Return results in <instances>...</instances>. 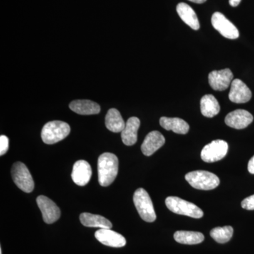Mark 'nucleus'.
<instances>
[{
	"label": "nucleus",
	"instance_id": "obj_1",
	"mask_svg": "<svg viewBox=\"0 0 254 254\" xmlns=\"http://www.w3.org/2000/svg\"><path fill=\"white\" fill-rule=\"evenodd\" d=\"M119 160L118 157L110 153H105L98 158V182L102 187L111 185L118 174Z\"/></svg>",
	"mask_w": 254,
	"mask_h": 254
},
{
	"label": "nucleus",
	"instance_id": "obj_2",
	"mask_svg": "<svg viewBox=\"0 0 254 254\" xmlns=\"http://www.w3.org/2000/svg\"><path fill=\"white\" fill-rule=\"evenodd\" d=\"M71 131L69 125L62 121L50 122L45 125L41 131V138L46 144H54L64 139Z\"/></svg>",
	"mask_w": 254,
	"mask_h": 254
},
{
	"label": "nucleus",
	"instance_id": "obj_3",
	"mask_svg": "<svg viewBox=\"0 0 254 254\" xmlns=\"http://www.w3.org/2000/svg\"><path fill=\"white\" fill-rule=\"evenodd\" d=\"M185 179L190 186L196 190H212L220 185V180L217 175L204 170L187 173Z\"/></svg>",
	"mask_w": 254,
	"mask_h": 254
},
{
	"label": "nucleus",
	"instance_id": "obj_4",
	"mask_svg": "<svg viewBox=\"0 0 254 254\" xmlns=\"http://www.w3.org/2000/svg\"><path fill=\"white\" fill-rule=\"evenodd\" d=\"M133 203L137 211L144 221L153 222L156 220L157 216L153 202L144 189L139 188L135 191Z\"/></svg>",
	"mask_w": 254,
	"mask_h": 254
},
{
	"label": "nucleus",
	"instance_id": "obj_5",
	"mask_svg": "<svg viewBox=\"0 0 254 254\" xmlns=\"http://www.w3.org/2000/svg\"><path fill=\"white\" fill-rule=\"evenodd\" d=\"M165 204L170 211L179 215H187L193 218H201L203 212L194 203L187 201L176 196H169L165 200Z\"/></svg>",
	"mask_w": 254,
	"mask_h": 254
},
{
	"label": "nucleus",
	"instance_id": "obj_6",
	"mask_svg": "<svg viewBox=\"0 0 254 254\" xmlns=\"http://www.w3.org/2000/svg\"><path fill=\"white\" fill-rule=\"evenodd\" d=\"M11 176L16 186L26 193H31L34 189V182L27 167L17 162L11 168Z\"/></svg>",
	"mask_w": 254,
	"mask_h": 254
},
{
	"label": "nucleus",
	"instance_id": "obj_7",
	"mask_svg": "<svg viewBox=\"0 0 254 254\" xmlns=\"http://www.w3.org/2000/svg\"><path fill=\"white\" fill-rule=\"evenodd\" d=\"M228 143L223 140H215L205 145L200 156L205 163H212L225 158L228 151Z\"/></svg>",
	"mask_w": 254,
	"mask_h": 254
},
{
	"label": "nucleus",
	"instance_id": "obj_8",
	"mask_svg": "<svg viewBox=\"0 0 254 254\" xmlns=\"http://www.w3.org/2000/svg\"><path fill=\"white\" fill-rule=\"evenodd\" d=\"M211 23L214 28L225 38L237 39L240 36V32L236 26L220 12H215L212 16Z\"/></svg>",
	"mask_w": 254,
	"mask_h": 254
},
{
	"label": "nucleus",
	"instance_id": "obj_9",
	"mask_svg": "<svg viewBox=\"0 0 254 254\" xmlns=\"http://www.w3.org/2000/svg\"><path fill=\"white\" fill-rule=\"evenodd\" d=\"M37 203L43 215V220L47 224H53L59 220L61 211L55 202L45 195H39L36 199Z\"/></svg>",
	"mask_w": 254,
	"mask_h": 254
},
{
	"label": "nucleus",
	"instance_id": "obj_10",
	"mask_svg": "<svg viewBox=\"0 0 254 254\" xmlns=\"http://www.w3.org/2000/svg\"><path fill=\"white\" fill-rule=\"evenodd\" d=\"M233 73L230 68L211 71L208 75L209 84L215 91H225L231 86Z\"/></svg>",
	"mask_w": 254,
	"mask_h": 254
},
{
	"label": "nucleus",
	"instance_id": "obj_11",
	"mask_svg": "<svg viewBox=\"0 0 254 254\" xmlns=\"http://www.w3.org/2000/svg\"><path fill=\"white\" fill-rule=\"evenodd\" d=\"M95 237L103 245L115 248L125 247L127 244L123 235L113 231L111 229H100L95 232Z\"/></svg>",
	"mask_w": 254,
	"mask_h": 254
},
{
	"label": "nucleus",
	"instance_id": "obj_12",
	"mask_svg": "<svg viewBox=\"0 0 254 254\" xmlns=\"http://www.w3.org/2000/svg\"><path fill=\"white\" fill-rule=\"evenodd\" d=\"M254 117L250 113L245 110H237L231 112L225 118V124L236 129L247 128L253 122Z\"/></svg>",
	"mask_w": 254,
	"mask_h": 254
},
{
	"label": "nucleus",
	"instance_id": "obj_13",
	"mask_svg": "<svg viewBox=\"0 0 254 254\" xmlns=\"http://www.w3.org/2000/svg\"><path fill=\"white\" fill-rule=\"evenodd\" d=\"M252 97V91L242 80L235 78L232 81L229 93V99L235 103H245Z\"/></svg>",
	"mask_w": 254,
	"mask_h": 254
},
{
	"label": "nucleus",
	"instance_id": "obj_14",
	"mask_svg": "<svg viewBox=\"0 0 254 254\" xmlns=\"http://www.w3.org/2000/svg\"><path fill=\"white\" fill-rule=\"evenodd\" d=\"M92 176L91 165L85 160H78L73 165L71 178L78 186L83 187L89 182Z\"/></svg>",
	"mask_w": 254,
	"mask_h": 254
},
{
	"label": "nucleus",
	"instance_id": "obj_15",
	"mask_svg": "<svg viewBox=\"0 0 254 254\" xmlns=\"http://www.w3.org/2000/svg\"><path fill=\"white\" fill-rule=\"evenodd\" d=\"M165 143V137L158 131L150 132L141 145V151L145 156H150Z\"/></svg>",
	"mask_w": 254,
	"mask_h": 254
},
{
	"label": "nucleus",
	"instance_id": "obj_16",
	"mask_svg": "<svg viewBox=\"0 0 254 254\" xmlns=\"http://www.w3.org/2000/svg\"><path fill=\"white\" fill-rule=\"evenodd\" d=\"M139 119L132 117L127 120L125 128L122 131V140L125 145L128 146L134 145L138 138V131L140 127Z\"/></svg>",
	"mask_w": 254,
	"mask_h": 254
},
{
	"label": "nucleus",
	"instance_id": "obj_17",
	"mask_svg": "<svg viewBox=\"0 0 254 254\" xmlns=\"http://www.w3.org/2000/svg\"><path fill=\"white\" fill-rule=\"evenodd\" d=\"M69 108L74 113L82 115H97L100 112V105L89 100H73L70 103Z\"/></svg>",
	"mask_w": 254,
	"mask_h": 254
},
{
	"label": "nucleus",
	"instance_id": "obj_18",
	"mask_svg": "<svg viewBox=\"0 0 254 254\" xmlns=\"http://www.w3.org/2000/svg\"><path fill=\"white\" fill-rule=\"evenodd\" d=\"M177 11L182 21L188 25L192 29L198 30L200 28L199 21L196 14L191 7L186 3H180L177 4Z\"/></svg>",
	"mask_w": 254,
	"mask_h": 254
},
{
	"label": "nucleus",
	"instance_id": "obj_19",
	"mask_svg": "<svg viewBox=\"0 0 254 254\" xmlns=\"http://www.w3.org/2000/svg\"><path fill=\"white\" fill-rule=\"evenodd\" d=\"M160 126L179 134H186L190 130V125L185 120L180 118H170L163 117L160 120Z\"/></svg>",
	"mask_w": 254,
	"mask_h": 254
},
{
	"label": "nucleus",
	"instance_id": "obj_20",
	"mask_svg": "<svg viewBox=\"0 0 254 254\" xmlns=\"http://www.w3.org/2000/svg\"><path fill=\"white\" fill-rule=\"evenodd\" d=\"M82 225L88 227H98L100 229H111L113 224L108 219L99 215L83 213L80 215Z\"/></svg>",
	"mask_w": 254,
	"mask_h": 254
},
{
	"label": "nucleus",
	"instance_id": "obj_21",
	"mask_svg": "<svg viewBox=\"0 0 254 254\" xmlns=\"http://www.w3.org/2000/svg\"><path fill=\"white\" fill-rule=\"evenodd\" d=\"M105 125L110 131L119 133L125 128L126 123L124 121L121 114L115 108L108 110L105 118Z\"/></svg>",
	"mask_w": 254,
	"mask_h": 254
},
{
	"label": "nucleus",
	"instance_id": "obj_22",
	"mask_svg": "<svg viewBox=\"0 0 254 254\" xmlns=\"http://www.w3.org/2000/svg\"><path fill=\"white\" fill-rule=\"evenodd\" d=\"M220 110L218 101L213 95H205L200 100V111L203 116L213 118L220 113Z\"/></svg>",
	"mask_w": 254,
	"mask_h": 254
},
{
	"label": "nucleus",
	"instance_id": "obj_23",
	"mask_svg": "<svg viewBox=\"0 0 254 254\" xmlns=\"http://www.w3.org/2000/svg\"><path fill=\"white\" fill-rule=\"evenodd\" d=\"M174 238L178 243L182 245H198L204 240V235L198 232L177 231Z\"/></svg>",
	"mask_w": 254,
	"mask_h": 254
},
{
	"label": "nucleus",
	"instance_id": "obj_24",
	"mask_svg": "<svg viewBox=\"0 0 254 254\" xmlns=\"http://www.w3.org/2000/svg\"><path fill=\"white\" fill-rule=\"evenodd\" d=\"M233 232L234 230L231 226L215 227L210 231V236L215 242L225 244L231 240Z\"/></svg>",
	"mask_w": 254,
	"mask_h": 254
},
{
	"label": "nucleus",
	"instance_id": "obj_25",
	"mask_svg": "<svg viewBox=\"0 0 254 254\" xmlns=\"http://www.w3.org/2000/svg\"><path fill=\"white\" fill-rule=\"evenodd\" d=\"M9 150V138L4 135L0 136V155L2 156Z\"/></svg>",
	"mask_w": 254,
	"mask_h": 254
},
{
	"label": "nucleus",
	"instance_id": "obj_26",
	"mask_svg": "<svg viewBox=\"0 0 254 254\" xmlns=\"http://www.w3.org/2000/svg\"><path fill=\"white\" fill-rule=\"evenodd\" d=\"M242 207L246 210H254V194L250 195L242 200Z\"/></svg>",
	"mask_w": 254,
	"mask_h": 254
},
{
	"label": "nucleus",
	"instance_id": "obj_27",
	"mask_svg": "<svg viewBox=\"0 0 254 254\" xmlns=\"http://www.w3.org/2000/svg\"><path fill=\"white\" fill-rule=\"evenodd\" d=\"M248 170L251 174L254 175V155L249 162Z\"/></svg>",
	"mask_w": 254,
	"mask_h": 254
},
{
	"label": "nucleus",
	"instance_id": "obj_28",
	"mask_svg": "<svg viewBox=\"0 0 254 254\" xmlns=\"http://www.w3.org/2000/svg\"><path fill=\"white\" fill-rule=\"evenodd\" d=\"M241 1L242 0H229V3L232 6L235 7V6H237L240 4Z\"/></svg>",
	"mask_w": 254,
	"mask_h": 254
},
{
	"label": "nucleus",
	"instance_id": "obj_29",
	"mask_svg": "<svg viewBox=\"0 0 254 254\" xmlns=\"http://www.w3.org/2000/svg\"><path fill=\"white\" fill-rule=\"evenodd\" d=\"M189 1H192V2L196 3V4H203L207 0H189Z\"/></svg>",
	"mask_w": 254,
	"mask_h": 254
},
{
	"label": "nucleus",
	"instance_id": "obj_30",
	"mask_svg": "<svg viewBox=\"0 0 254 254\" xmlns=\"http://www.w3.org/2000/svg\"><path fill=\"white\" fill-rule=\"evenodd\" d=\"M0 254H2V250H1V248H0Z\"/></svg>",
	"mask_w": 254,
	"mask_h": 254
}]
</instances>
